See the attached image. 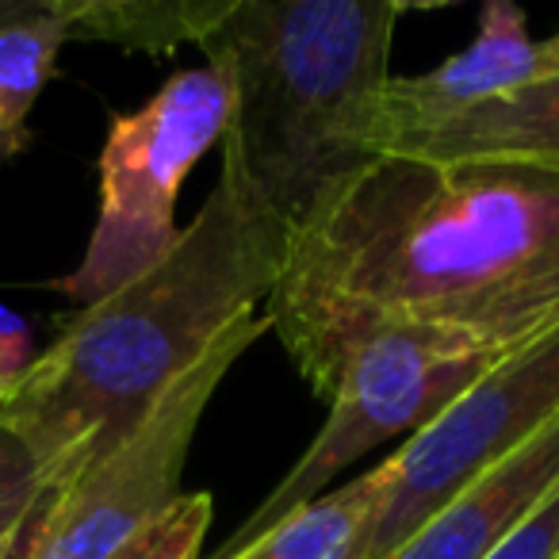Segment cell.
I'll list each match as a JSON object with an SVG mask.
<instances>
[{"label":"cell","mask_w":559,"mask_h":559,"mask_svg":"<svg viewBox=\"0 0 559 559\" xmlns=\"http://www.w3.org/2000/svg\"><path fill=\"white\" fill-rule=\"evenodd\" d=\"M264 330H272L264 311L234 319L111 456L39 506L20 559H116L162 521L188 495L180 475L211 395Z\"/></svg>","instance_id":"obj_5"},{"label":"cell","mask_w":559,"mask_h":559,"mask_svg":"<svg viewBox=\"0 0 559 559\" xmlns=\"http://www.w3.org/2000/svg\"><path fill=\"white\" fill-rule=\"evenodd\" d=\"M376 510L380 475L372 467L342 490H326L314 502L292 510L257 540L223 559H368Z\"/></svg>","instance_id":"obj_12"},{"label":"cell","mask_w":559,"mask_h":559,"mask_svg":"<svg viewBox=\"0 0 559 559\" xmlns=\"http://www.w3.org/2000/svg\"><path fill=\"white\" fill-rule=\"evenodd\" d=\"M284 257L288 230L223 165L162 261L73 314L0 406L50 495L111 456L211 342L269 299Z\"/></svg>","instance_id":"obj_2"},{"label":"cell","mask_w":559,"mask_h":559,"mask_svg":"<svg viewBox=\"0 0 559 559\" xmlns=\"http://www.w3.org/2000/svg\"><path fill=\"white\" fill-rule=\"evenodd\" d=\"M211 525V495H185L162 521L131 540L116 559H200Z\"/></svg>","instance_id":"obj_15"},{"label":"cell","mask_w":559,"mask_h":559,"mask_svg":"<svg viewBox=\"0 0 559 559\" xmlns=\"http://www.w3.org/2000/svg\"><path fill=\"white\" fill-rule=\"evenodd\" d=\"M230 9L234 0H66L70 39L116 43L139 55L200 47Z\"/></svg>","instance_id":"obj_13"},{"label":"cell","mask_w":559,"mask_h":559,"mask_svg":"<svg viewBox=\"0 0 559 559\" xmlns=\"http://www.w3.org/2000/svg\"><path fill=\"white\" fill-rule=\"evenodd\" d=\"M540 78V39L510 0H490L479 16L475 43L449 62L414 78H391L368 123V150L376 157L399 142L441 131L460 116L502 100L506 93Z\"/></svg>","instance_id":"obj_8"},{"label":"cell","mask_w":559,"mask_h":559,"mask_svg":"<svg viewBox=\"0 0 559 559\" xmlns=\"http://www.w3.org/2000/svg\"><path fill=\"white\" fill-rule=\"evenodd\" d=\"M50 498L39 467H35L27 444L16 429L0 421V551L9 548L24 525L35 518L43 502Z\"/></svg>","instance_id":"obj_14"},{"label":"cell","mask_w":559,"mask_h":559,"mask_svg":"<svg viewBox=\"0 0 559 559\" xmlns=\"http://www.w3.org/2000/svg\"><path fill=\"white\" fill-rule=\"evenodd\" d=\"M395 0H234L200 43L234 88L223 165L288 238L365 165L391 81Z\"/></svg>","instance_id":"obj_3"},{"label":"cell","mask_w":559,"mask_h":559,"mask_svg":"<svg viewBox=\"0 0 559 559\" xmlns=\"http://www.w3.org/2000/svg\"><path fill=\"white\" fill-rule=\"evenodd\" d=\"M234 88L215 66L180 70L131 116H116L100 154V215L78 272L58 280L73 304H96L162 261L177 241V192L211 146H223Z\"/></svg>","instance_id":"obj_4"},{"label":"cell","mask_w":559,"mask_h":559,"mask_svg":"<svg viewBox=\"0 0 559 559\" xmlns=\"http://www.w3.org/2000/svg\"><path fill=\"white\" fill-rule=\"evenodd\" d=\"M388 154L437 162H518L559 173V32L540 39V78Z\"/></svg>","instance_id":"obj_10"},{"label":"cell","mask_w":559,"mask_h":559,"mask_svg":"<svg viewBox=\"0 0 559 559\" xmlns=\"http://www.w3.org/2000/svg\"><path fill=\"white\" fill-rule=\"evenodd\" d=\"M559 490V421L467 483L391 559H487Z\"/></svg>","instance_id":"obj_9"},{"label":"cell","mask_w":559,"mask_h":559,"mask_svg":"<svg viewBox=\"0 0 559 559\" xmlns=\"http://www.w3.org/2000/svg\"><path fill=\"white\" fill-rule=\"evenodd\" d=\"M62 43H70L66 0H12L0 12V157H16L32 142L27 116L55 73Z\"/></svg>","instance_id":"obj_11"},{"label":"cell","mask_w":559,"mask_h":559,"mask_svg":"<svg viewBox=\"0 0 559 559\" xmlns=\"http://www.w3.org/2000/svg\"><path fill=\"white\" fill-rule=\"evenodd\" d=\"M502 353L475 349L467 342L429 330L388 326L349 345L330 380V418L261 506L226 540L223 556L246 548L292 510L326 495L330 479L353 460L391 437H414L426 429L467 383H475Z\"/></svg>","instance_id":"obj_6"},{"label":"cell","mask_w":559,"mask_h":559,"mask_svg":"<svg viewBox=\"0 0 559 559\" xmlns=\"http://www.w3.org/2000/svg\"><path fill=\"white\" fill-rule=\"evenodd\" d=\"M559 421V326L502 353L426 429L391 452L380 475L368 559H391L444 502Z\"/></svg>","instance_id":"obj_7"},{"label":"cell","mask_w":559,"mask_h":559,"mask_svg":"<svg viewBox=\"0 0 559 559\" xmlns=\"http://www.w3.org/2000/svg\"><path fill=\"white\" fill-rule=\"evenodd\" d=\"M35 357L39 353H35L32 326L16 311H9V307L0 304V406L20 391V383H24L27 368L35 365Z\"/></svg>","instance_id":"obj_17"},{"label":"cell","mask_w":559,"mask_h":559,"mask_svg":"<svg viewBox=\"0 0 559 559\" xmlns=\"http://www.w3.org/2000/svg\"><path fill=\"white\" fill-rule=\"evenodd\" d=\"M35 513H39V510H35ZM32 521H35V518H32ZM32 521H27V525H24V533H20L16 540L9 544V548L0 551V559H20V548H24V536H27V528H32Z\"/></svg>","instance_id":"obj_18"},{"label":"cell","mask_w":559,"mask_h":559,"mask_svg":"<svg viewBox=\"0 0 559 559\" xmlns=\"http://www.w3.org/2000/svg\"><path fill=\"white\" fill-rule=\"evenodd\" d=\"M9 4H12V0H0V12H4V9H9Z\"/></svg>","instance_id":"obj_19"},{"label":"cell","mask_w":559,"mask_h":559,"mask_svg":"<svg viewBox=\"0 0 559 559\" xmlns=\"http://www.w3.org/2000/svg\"><path fill=\"white\" fill-rule=\"evenodd\" d=\"M264 314L322 399L372 330L521 349L559 326V173L380 154L288 238Z\"/></svg>","instance_id":"obj_1"},{"label":"cell","mask_w":559,"mask_h":559,"mask_svg":"<svg viewBox=\"0 0 559 559\" xmlns=\"http://www.w3.org/2000/svg\"><path fill=\"white\" fill-rule=\"evenodd\" d=\"M487 559H559V490H551L540 510L513 528Z\"/></svg>","instance_id":"obj_16"}]
</instances>
